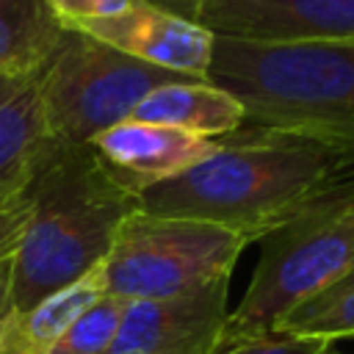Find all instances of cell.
Masks as SVG:
<instances>
[{
    "mask_svg": "<svg viewBox=\"0 0 354 354\" xmlns=\"http://www.w3.org/2000/svg\"><path fill=\"white\" fill-rule=\"evenodd\" d=\"M346 177L351 174L329 147L246 127L216 138L207 158L138 194V207L218 224L254 243Z\"/></svg>",
    "mask_w": 354,
    "mask_h": 354,
    "instance_id": "6da1fadb",
    "label": "cell"
},
{
    "mask_svg": "<svg viewBox=\"0 0 354 354\" xmlns=\"http://www.w3.org/2000/svg\"><path fill=\"white\" fill-rule=\"evenodd\" d=\"M25 205L28 224L11 254V310H28L100 268L138 196L105 174L88 144L50 138Z\"/></svg>",
    "mask_w": 354,
    "mask_h": 354,
    "instance_id": "7a4b0ae2",
    "label": "cell"
},
{
    "mask_svg": "<svg viewBox=\"0 0 354 354\" xmlns=\"http://www.w3.org/2000/svg\"><path fill=\"white\" fill-rule=\"evenodd\" d=\"M207 80L243 105L252 127L313 138L354 174V39L268 44L216 36Z\"/></svg>",
    "mask_w": 354,
    "mask_h": 354,
    "instance_id": "3957f363",
    "label": "cell"
},
{
    "mask_svg": "<svg viewBox=\"0 0 354 354\" xmlns=\"http://www.w3.org/2000/svg\"><path fill=\"white\" fill-rule=\"evenodd\" d=\"M354 266V174L260 238V260L218 351L277 332L282 318ZM216 351V354H218Z\"/></svg>",
    "mask_w": 354,
    "mask_h": 354,
    "instance_id": "277c9868",
    "label": "cell"
},
{
    "mask_svg": "<svg viewBox=\"0 0 354 354\" xmlns=\"http://www.w3.org/2000/svg\"><path fill=\"white\" fill-rule=\"evenodd\" d=\"M249 241L218 224L133 210L100 266L105 296L119 301L174 299L194 293L232 268Z\"/></svg>",
    "mask_w": 354,
    "mask_h": 354,
    "instance_id": "5b68a950",
    "label": "cell"
},
{
    "mask_svg": "<svg viewBox=\"0 0 354 354\" xmlns=\"http://www.w3.org/2000/svg\"><path fill=\"white\" fill-rule=\"evenodd\" d=\"M174 80L194 77L152 66L88 33L64 28L55 53L39 72L47 136L61 144H88L102 130L130 119L149 91Z\"/></svg>",
    "mask_w": 354,
    "mask_h": 354,
    "instance_id": "8992f818",
    "label": "cell"
},
{
    "mask_svg": "<svg viewBox=\"0 0 354 354\" xmlns=\"http://www.w3.org/2000/svg\"><path fill=\"white\" fill-rule=\"evenodd\" d=\"M227 296L230 277L174 299L127 301L108 354H216Z\"/></svg>",
    "mask_w": 354,
    "mask_h": 354,
    "instance_id": "52a82bcc",
    "label": "cell"
},
{
    "mask_svg": "<svg viewBox=\"0 0 354 354\" xmlns=\"http://www.w3.org/2000/svg\"><path fill=\"white\" fill-rule=\"evenodd\" d=\"M196 25L213 36L268 44L351 41L354 0H207Z\"/></svg>",
    "mask_w": 354,
    "mask_h": 354,
    "instance_id": "ba28073f",
    "label": "cell"
},
{
    "mask_svg": "<svg viewBox=\"0 0 354 354\" xmlns=\"http://www.w3.org/2000/svg\"><path fill=\"white\" fill-rule=\"evenodd\" d=\"M66 30L88 33L113 50L194 80H207L216 44V36L202 25L166 14L144 0H130L113 17L88 19Z\"/></svg>",
    "mask_w": 354,
    "mask_h": 354,
    "instance_id": "9c48e42d",
    "label": "cell"
},
{
    "mask_svg": "<svg viewBox=\"0 0 354 354\" xmlns=\"http://www.w3.org/2000/svg\"><path fill=\"white\" fill-rule=\"evenodd\" d=\"M88 147L105 174L119 188L138 196L147 188L207 158L216 149V138H202L185 130L124 119L91 138Z\"/></svg>",
    "mask_w": 354,
    "mask_h": 354,
    "instance_id": "30bf717a",
    "label": "cell"
},
{
    "mask_svg": "<svg viewBox=\"0 0 354 354\" xmlns=\"http://www.w3.org/2000/svg\"><path fill=\"white\" fill-rule=\"evenodd\" d=\"M47 141L39 75L0 77V210L25 205Z\"/></svg>",
    "mask_w": 354,
    "mask_h": 354,
    "instance_id": "8fae6325",
    "label": "cell"
},
{
    "mask_svg": "<svg viewBox=\"0 0 354 354\" xmlns=\"http://www.w3.org/2000/svg\"><path fill=\"white\" fill-rule=\"evenodd\" d=\"M130 119L185 130L202 138H221L243 127V105L210 80H174L149 91Z\"/></svg>",
    "mask_w": 354,
    "mask_h": 354,
    "instance_id": "7c38bea8",
    "label": "cell"
},
{
    "mask_svg": "<svg viewBox=\"0 0 354 354\" xmlns=\"http://www.w3.org/2000/svg\"><path fill=\"white\" fill-rule=\"evenodd\" d=\"M102 296V277L94 268L28 310H8L0 318V354H50L69 324Z\"/></svg>",
    "mask_w": 354,
    "mask_h": 354,
    "instance_id": "4fadbf2b",
    "label": "cell"
},
{
    "mask_svg": "<svg viewBox=\"0 0 354 354\" xmlns=\"http://www.w3.org/2000/svg\"><path fill=\"white\" fill-rule=\"evenodd\" d=\"M61 33L44 0H0V77L39 75Z\"/></svg>",
    "mask_w": 354,
    "mask_h": 354,
    "instance_id": "5bb4252c",
    "label": "cell"
},
{
    "mask_svg": "<svg viewBox=\"0 0 354 354\" xmlns=\"http://www.w3.org/2000/svg\"><path fill=\"white\" fill-rule=\"evenodd\" d=\"M277 332L326 337L332 343L340 337H354V266L313 299L290 310Z\"/></svg>",
    "mask_w": 354,
    "mask_h": 354,
    "instance_id": "9a60e30c",
    "label": "cell"
},
{
    "mask_svg": "<svg viewBox=\"0 0 354 354\" xmlns=\"http://www.w3.org/2000/svg\"><path fill=\"white\" fill-rule=\"evenodd\" d=\"M122 313H124V301L102 296L97 304L83 310L69 324V329L61 335V340L50 354H108L116 337Z\"/></svg>",
    "mask_w": 354,
    "mask_h": 354,
    "instance_id": "2e32d148",
    "label": "cell"
},
{
    "mask_svg": "<svg viewBox=\"0 0 354 354\" xmlns=\"http://www.w3.org/2000/svg\"><path fill=\"white\" fill-rule=\"evenodd\" d=\"M335 343L326 337H310V335H288V332H271L266 337L224 348L218 354H332Z\"/></svg>",
    "mask_w": 354,
    "mask_h": 354,
    "instance_id": "e0dca14e",
    "label": "cell"
},
{
    "mask_svg": "<svg viewBox=\"0 0 354 354\" xmlns=\"http://www.w3.org/2000/svg\"><path fill=\"white\" fill-rule=\"evenodd\" d=\"M61 28H75L88 19H102L124 11L130 0H44Z\"/></svg>",
    "mask_w": 354,
    "mask_h": 354,
    "instance_id": "ac0fdd59",
    "label": "cell"
},
{
    "mask_svg": "<svg viewBox=\"0 0 354 354\" xmlns=\"http://www.w3.org/2000/svg\"><path fill=\"white\" fill-rule=\"evenodd\" d=\"M25 224H28V205L0 210V260L11 257L17 252L19 238L25 232Z\"/></svg>",
    "mask_w": 354,
    "mask_h": 354,
    "instance_id": "d6986e66",
    "label": "cell"
},
{
    "mask_svg": "<svg viewBox=\"0 0 354 354\" xmlns=\"http://www.w3.org/2000/svg\"><path fill=\"white\" fill-rule=\"evenodd\" d=\"M144 3H149V6H155L160 11H166V14H174L180 19L196 22L199 19V11H202V6L207 0H144Z\"/></svg>",
    "mask_w": 354,
    "mask_h": 354,
    "instance_id": "ffe728a7",
    "label": "cell"
},
{
    "mask_svg": "<svg viewBox=\"0 0 354 354\" xmlns=\"http://www.w3.org/2000/svg\"><path fill=\"white\" fill-rule=\"evenodd\" d=\"M8 282H11V257L0 260V318L11 310V304H8Z\"/></svg>",
    "mask_w": 354,
    "mask_h": 354,
    "instance_id": "44dd1931",
    "label": "cell"
},
{
    "mask_svg": "<svg viewBox=\"0 0 354 354\" xmlns=\"http://www.w3.org/2000/svg\"><path fill=\"white\" fill-rule=\"evenodd\" d=\"M332 354H340V351H332Z\"/></svg>",
    "mask_w": 354,
    "mask_h": 354,
    "instance_id": "7402d4cb",
    "label": "cell"
}]
</instances>
